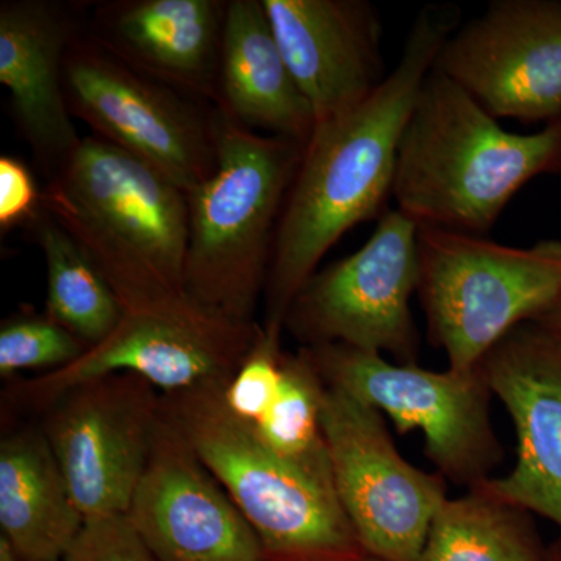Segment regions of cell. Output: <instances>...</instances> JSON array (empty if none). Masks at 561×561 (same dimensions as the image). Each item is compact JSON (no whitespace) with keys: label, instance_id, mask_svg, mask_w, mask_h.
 Here are the masks:
<instances>
[{"label":"cell","instance_id":"28","mask_svg":"<svg viewBox=\"0 0 561 561\" xmlns=\"http://www.w3.org/2000/svg\"><path fill=\"white\" fill-rule=\"evenodd\" d=\"M537 323H540L541 327L548 328V330L561 335V300L559 301V305L548 313V316L542 317V319L537 321Z\"/></svg>","mask_w":561,"mask_h":561},{"label":"cell","instance_id":"9","mask_svg":"<svg viewBox=\"0 0 561 561\" xmlns=\"http://www.w3.org/2000/svg\"><path fill=\"white\" fill-rule=\"evenodd\" d=\"M202 308L190 297L149 311L124 313L108 337L66 367L20 382L14 397L38 411L81 383L130 373L161 394L230 381L260 332Z\"/></svg>","mask_w":561,"mask_h":561},{"label":"cell","instance_id":"2","mask_svg":"<svg viewBox=\"0 0 561 561\" xmlns=\"http://www.w3.org/2000/svg\"><path fill=\"white\" fill-rule=\"evenodd\" d=\"M548 173H561V119L505 130L432 69L402 133L391 197L419 227L485 238L519 190Z\"/></svg>","mask_w":561,"mask_h":561},{"label":"cell","instance_id":"3","mask_svg":"<svg viewBox=\"0 0 561 561\" xmlns=\"http://www.w3.org/2000/svg\"><path fill=\"white\" fill-rule=\"evenodd\" d=\"M41 209L90 256L125 313L187 297L190 201L146 162L98 136L81 138Z\"/></svg>","mask_w":561,"mask_h":561},{"label":"cell","instance_id":"23","mask_svg":"<svg viewBox=\"0 0 561 561\" xmlns=\"http://www.w3.org/2000/svg\"><path fill=\"white\" fill-rule=\"evenodd\" d=\"M324 387L305 351L284 353L279 394L264 419L253 424L257 437L284 459L306 465L331 463L321 426Z\"/></svg>","mask_w":561,"mask_h":561},{"label":"cell","instance_id":"20","mask_svg":"<svg viewBox=\"0 0 561 561\" xmlns=\"http://www.w3.org/2000/svg\"><path fill=\"white\" fill-rule=\"evenodd\" d=\"M84 518L43 430L0 443V535L24 561H62Z\"/></svg>","mask_w":561,"mask_h":561},{"label":"cell","instance_id":"8","mask_svg":"<svg viewBox=\"0 0 561 561\" xmlns=\"http://www.w3.org/2000/svg\"><path fill=\"white\" fill-rule=\"evenodd\" d=\"M419 231L400 210L387 209L359 250L306 280L284 331L301 346L342 343L416 364L420 337L411 300L420 284Z\"/></svg>","mask_w":561,"mask_h":561},{"label":"cell","instance_id":"25","mask_svg":"<svg viewBox=\"0 0 561 561\" xmlns=\"http://www.w3.org/2000/svg\"><path fill=\"white\" fill-rule=\"evenodd\" d=\"M280 332L260 328L245 359L225 387L228 409L247 423H257L271 411L283 382Z\"/></svg>","mask_w":561,"mask_h":561},{"label":"cell","instance_id":"11","mask_svg":"<svg viewBox=\"0 0 561 561\" xmlns=\"http://www.w3.org/2000/svg\"><path fill=\"white\" fill-rule=\"evenodd\" d=\"M65 83L72 116L186 194L213 175L214 113L206 116L195 99L136 72L99 44L81 41L69 49Z\"/></svg>","mask_w":561,"mask_h":561},{"label":"cell","instance_id":"16","mask_svg":"<svg viewBox=\"0 0 561 561\" xmlns=\"http://www.w3.org/2000/svg\"><path fill=\"white\" fill-rule=\"evenodd\" d=\"M316 124L360 105L389 73L382 20L368 0H262Z\"/></svg>","mask_w":561,"mask_h":561},{"label":"cell","instance_id":"15","mask_svg":"<svg viewBox=\"0 0 561 561\" xmlns=\"http://www.w3.org/2000/svg\"><path fill=\"white\" fill-rule=\"evenodd\" d=\"M481 367L518 437L513 470L485 485L561 529V335L524 323L494 345Z\"/></svg>","mask_w":561,"mask_h":561},{"label":"cell","instance_id":"26","mask_svg":"<svg viewBox=\"0 0 561 561\" xmlns=\"http://www.w3.org/2000/svg\"><path fill=\"white\" fill-rule=\"evenodd\" d=\"M62 561H160L127 515L99 516L84 522Z\"/></svg>","mask_w":561,"mask_h":561},{"label":"cell","instance_id":"5","mask_svg":"<svg viewBox=\"0 0 561 561\" xmlns=\"http://www.w3.org/2000/svg\"><path fill=\"white\" fill-rule=\"evenodd\" d=\"M216 169L187 194L186 294L238 323H256L284 203L305 144L264 135L214 111Z\"/></svg>","mask_w":561,"mask_h":561},{"label":"cell","instance_id":"14","mask_svg":"<svg viewBox=\"0 0 561 561\" xmlns=\"http://www.w3.org/2000/svg\"><path fill=\"white\" fill-rule=\"evenodd\" d=\"M125 515L160 561H267L230 494L162 413Z\"/></svg>","mask_w":561,"mask_h":561},{"label":"cell","instance_id":"19","mask_svg":"<svg viewBox=\"0 0 561 561\" xmlns=\"http://www.w3.org/2000/svg\"><path fill=\"white\" fill-rule=\"evenodd\" d=\"M217 106L250 130L306 144L316 128L262 0H230L221 39Z\"/></svg>","mask_w":561,"mask_h":561},{"label":"cell","instance_id":"22","mask_svg":"<svg viewBox=\"0 0 561 561\" xmlns=\"http://www.w3.org/2000/svg\"><path fill=\"white\" fill-rule=\"evenodd\" d=\"M35 224L46 261V316L88 346L102 342L125 313L116 294L79 243L49 214L41 209Z\"/></svg>","mask_w":561,"mask_h":561},{"label":"cell","instance_id":"4","mask_svg":"<svg viewBox=\"0 0 561 561\" xmlns=\"http://www.w3.org/2000/svg\"><path fill=\"white\" fill-rule=\"evenodd\" d=\"M228 381L161 394V413L230 494L267 561L364 559L331 463L284 459L225 402Z\"/></svg>","mask_w":561,"mask_h":561},{"label":"cell","instance_id":"30","mask_svg":"<svg viewBox=\"0 0 561 561\" xmlns=\"http://www.w3.org/2000/svg\"><path fill=\"white\" fill-rule=\"evenodd\" d=\"M546 561H561V538L548 546V557Z\"/></svg>","mask_w":561,"mask_h":561},{"label":"cell","instance_id":"24","mask_svg":"<svg viewBox=\"0 0 561 561\" xmlns=\"http://www.w3.org/2000/svg\"><path fill=\"white\" fill-rule=\"evenodd\" d=\"M88 345L44 313H20L0 328V376L58 370L79 359Z\"/></svg>","mask_w":561,"mask_h":561},{"label":"cell","instance_id":"7","mask_svg":"<svg viewBox=\"0 0 561 561\" xmlns=\"http://www.w3.org/2000/svg\"><path fill=\"white\" fill-rule=\"evenodd\" d=\"M301 350L328 387L386 412L400 434L423 432L427 457L443 478L468 489L490 481L504 451L491 424L493 393L481 365L431 371L342 343Z\"/></svg>","mask_w":561,"mask_h":561},{"label":"cell","instance_id":"12","mask_svg":"<svg viewBox=\"0 0 561 561\" xmlns=\"http://www.w3.org/2000/svg\"><path fill=\"white\" fill-rule=\"evenodd\" d=\"M43 430L84 522L125 515L161 420V393L130 373L69 390L44 411Z\"/></svg>","mask_w":561,"mask_h":561},{"label":"cell","instance_id":"29","mask_svg":"<svg viewBox=\"0 0 561 561\" xmlns=\"http://www.w3.org/2000/svg\"><path fill=\"white\" fill-rule=\"evenodd\" d=\"M0 561H24L20 552L3 535H0Z\"/></svg>","mask_w":561,"mask_h":561},{"label":"cell","instance_id":"17","mask_svg":"<svg viewBox=\"0 0 561 561\" xmlns=\"http://www.w3.org/2000/svg\"><path fill=\"white\" fill-rule=\"evenodd\" d=\"M73 28L61 7L44 0L0 5V83L10 92L20 133L50 179L79 147L66 95Z\"/></svg>","mask_w":561,"mask_h":561},{"label":"cell","instance_id":"6","mask_svg":"<svg viewBox=\"0 0 561 561\" xmlns=\"http://www.w3.org/2000/svg\"><path fill=\"white\" fill-rule=\"evenodd\" d=\"M421 305L451 370L470 371L513 330L561 300V241L530 249L420 227Z\"/></svg>","mask_w":561,"mask_h":561},{"label":"cell","instance_id":"1","mask_svg":"<svg viewBox=\"0 0 561 561\" xmlns=\"http://www.w3.org/2000/svg\"><path fill=\"white\" fill-rule=\"evenodd\" d=\"M460 24L457 5L423 7L381 87L353 110L316 124L276 231L265 330L283 334L291 301L324 254L351 228L389 209L402 133L438 51Z\"/></svg>","mask_w":561,"mask_h":561},{"label":"cell","instance_id":"27","mask_svg":"<svg viewBox=\"0 0 561 561\" xmlns=\"http://www.w3.org/2000/svg\"><path fill=\"white\" fill-rule=\"evenodd\" d=\"M43 194H39L31 169L18 158H0V228L2 232L35 221L41 214Z\"/></svg>","mask_w":561,"mask_h":561},{"label":"cell","instance_id":"21","mask_svg":"<svg viewBox=\"0 0 561 561\" xmlns=\"http://www.w3.org/2000/svg\"><path fill=\"white\" fill-rule=\"evenodd\" d=\"M531 513L476 485L435 513L419 561H546Z\"/></svg>","mask_w":561,"mask_h":561},{"label":"cell","instance_id":"10","mask_svg":"<svg viewBox=\"0 0 561 561\" xmlns=\"http://www.w3.org/2000/svg\"><path fill=\"white\" fill-rule=\"evenodd\" d=\"M321 426L339 500L365 553L419 561L432 519L448 500L445 478L402 459L378 409L328 386Z\"/></svg>","mask_w":561,"mask_h":561},{"label":"cell","instance_id":"18","mask_svg":"<svg viewBox=\"0 0 561 561\" xmlns=\"http://www.w3.org/2000/svg\"><path fill=\"white\" fill-rule=\"evenodd\" d=\"M225 0H124L95 11V44L195 101H217Z\"/></svg>","mask_w":561,"mask_h":561},{"label":"cell","instance_id":"13","mask_svg":"<svg viewBox=\"0 0 561 561\" xmlns=\"http://www.w3.org/2000/svg\"><path fill=\"white\" fill-rule=\"evenodd\" d=\"M434 69L497 121L561 119L560 0H493L446 39Z\"/></svg>","mask_w":561,"mask_h":561},{"label":"cell","instance_id":"31","mask_svg":"<svg viewBox=\"0 0 561 561\" xmlns=\"http://www.w3.org/2000/svg\"><path fill=\"white\" fill-rule=\"evenodd\" d=\"M357 561H381L378 559H373V557L365 556L364 559L357 560Z\"/></svg>","mask_w":561,"mask_h":561}]
</instances>
